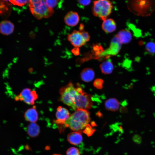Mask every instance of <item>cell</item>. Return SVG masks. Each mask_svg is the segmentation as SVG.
<instances>
[{
  "label": "cell",
  "mask_w": 155,
  "mask_h": 155,
  "mask_svg": "<svg viewBox=\"0 0 155 155\" xmlns=\"http://www.w3.org/2000/svg\"><path fill=\"white\" fill-rule=\"evenodd\" d=\"M66 155H80L78 149L74 147L68 148L66 152Z\"/></svg>",
  "instance_id": "603a6c76"
},
{
  "label": "cell",
  "mask_w": 155,
  "mask_h": 155,
  "mask_svg": "<svg viewBox=\"0 0 155 155\" xmlns=\"http://www.w3.org/2000/svg\"><path fill=\"white\" fill-rule=\"evenodd\" d=\"M68 142L71 144L77 145L82 142L83 137L82 134L79 131H74L69 133L67 136Z\"/></svg>",
  "instance_id": "5bb4252c"
},
{
  "label": "cell",
  "mask_w": 155,
  "mask_h": 155,
  "mask_svg": "<svg viewBox=\"0 0 155 155\" xmlns=\"http://www.w3.org/2000/svg\"><path fill=\"white\" fill-rule=\"evenodd\" d=\"M94 75V70L90 68L84 69L82 71L80 74L82 80L86 82H89L92 80Z\"/></svg>",
  "instance_id": "e0dca14e"
},
{
  "label": "cell",
  "mask_w": 155,
  "mask_h": 155,
  "mask_svg": "<svg viewBox=\"0 0 155 155\" xmlns=\"http://www.w3.org/2000/svg\"><path fill=\"white\" fill-rule=\"evenodd\" d=\"M103 80L100 79H96L94 82V86L98 89H100L102 88Z\"/></svg>",
  "instance_id": "d4e9b609"
},
{
  "label": "cell",
  "mask_w": 155,
  "mask_h": 155,
  "mask_svg": "<svg viewBox=\"0 0 155 155\" xmlns=\"http://www.w3.org/2000/svg\"><path fill=\"white\" fill-rule=\"evenodd\" d=\"M38 97L35 91L26 88L23 89L19 95L16 96L15 99L16 101H23L27 104L33 105Z\"/></svg>",
  "instance_id": "52a82bcc"
},
{
  "label": "cell",
  "mask_w": 155,
  "mask_h": 155,
  "mask_svg": "<svg viewBox=\"0 0 155 155\" xmlns=\"http://www.w3.org/2000/svg\"><path fill=\"white\" fill-rule=\"evenodd\" d=\"M47 6L49 8L53 9V8L55 7L59 3V0H45Z\"/></svg>",
  "instance_id": "cb8c5ba5"
},
{
  "label": "cell",
  "mask_w": 155,
  "mask_h": 155,
  "mask_svg": "<svg viewBox=\"0 0 155 155\" xmlns=\"http://www.w3.org/2000/svg\"><path fill=\"white\" fill-rule=\"evenodd\" d=\"M90 120V115L88 111L78 109L69 116L64 125L72 130L78 131L86 127Z\"/></svg>",
  "instance_id": "6da1fadb"
},
{
  "label": "cell",
  "mask_w": 155,
  "mask_h": 155,
  "mask_svg": "<svg viewBox=\"0 0 155 155\" xmlns=\"http://www.w3.org/2000/svg\"><path fill=\"white\" fill-rule=\"evenodd\" d=\"M100 67L103 73L109 74L113 71V65L111 61L108 60L102 63L100 65Z\"/></svg>",
  "instance_id": "ffe728a7"
},
{
  "label": "cell",
  "mask_w": 155,
  "mask_h": 155,
  "mask_svg": "<svg viewBox=\"0 0 155 155\" xmlns=\"http://www.w3.org/2000/svg\"><path fill=\"white\" fill-rule=\"evenodd\" d=\"M9 1L0 0V15L3 18H7L10 15L11 4Z\"/></svg>",
  "instance_id": "4fadbf2b"
},
{
  "label": "cell",
  "mask_w": 155,
  "mask_h": 155,
  "mask_svg": "<svg viewBox=\"0 0 155 155\" xmlns=\"http://www.w3.org/2000/svg\"><path fill=\"white\" fill-rule=\"evenodd\" d=\"M29 0H9V1L11 4L14 5H17L20 7L22 6L26 5L28 3H29Z\"/></svg>",
  "instance_id": "7402d4cb"
},
{
  "label": "cell",
  "mask_w": 155,
  "mask_h": 155,
  "mask_svg": "<svg viewBox=\"0 0 155 155\" xmlns=\"http://www.w3.org/2000/svg\"><path fill=\"white\" fill-rule=\"evenodd\" d=\"M53 155H61L60 154H53Z\"/></svg>",
  "instance_id": "f1b7e54d"
},
{
  "label": "cell",
  "mask_w": 155,
  "mask_h": 155,
  "mask_svg": "<svg viewBox=\"0 0 155 155\" xmlns=\"http://www.w3.org/2000/svg\"><path fill=\"white\" fill-rule=\"evenodd\" d=\"M102 30L106 32L110 33L114 31L116 28V24L112 19H106L104 21L102 26Z\"/></svg>",
  "instance_id": "2e32d148"
},
{
  "label": "cell",
  "mask_w": 155,
  "mask_h": 155,
  "mask_svg": "<svg viewBox=\"0 0 155 155\" xmlns=\"http://www.w3.org/2000/svg\"><path fill=\"white\" fill-rule=\"evenodd\" d=\"M24 117L27 121L31 123H35L38 118V113L36 106H34L32 108L27 110L24 113Z\"/></svg>",
  "instance_id": "9a60e30c"
},
{
  "label": "cell",
  "mask_w": 155,
  "mask_h": 155,
  "mask_svg": "<svg viewBox=\"0 0 155 155\" xmlns=\"http://www.w3.org/2000/svg\"><path fill=\"white\" fill-rule=\"evenodd\" d=\"M78 3L82 7H84L88 5L90 3V0H79Z\"/></svg>",
  "instance_id": "4316f807"
},
{
  "label": "cell",
  "mask_w": 155,
  "mask_h": 155,
  "mask_svg": "<svg viewBox=\"0 0 155 155\" xmlns=\"http://www.w3.org/2000/svg\"><path fill=\"white\" fill-rule=\"evenodd\" d=\"M57 120L56 123L59 125H65L69 117V112L67 109L60 106H58L56 113Z\"/></svg>",
  "instance_id": "9c48e42d"
},
{
  "label": "cell",
  "mask_w": 155,
  "mask_h": 155,
  "mask_svg": "<svg viewBox=\"0 0 155 155\" xmlns=\"http://www.w3.org/2000/svg\"><path fill=\"white\" fill-rule=\"evenodd\" d=\"M80 20L78 13L75 12L70 11L65 15L64 18V22L66 25L74 26L77 25Z\"/></svg>",
  "instance_id": "8fae6325"
},
{
  "label": "cell",
  "mask_w": 155,
  "mask_h": 155,
  "mask_svg": "<svg viewBox=\"0 0 155 155\" xmlns=\"http://www.w3.org/2000/svg\"><path fill=\"white\" fill-rule=\"evenodd\" d=\"M78 92L76 94L72 108L76 110L84 109L88 110L92 106L93 102L92 96L84 91L80 87L77 88Z\"/></svg>",
  "instance_id": "5b68a950"
},
{
  "label": "cell",
  "mask_w": 155,
  "mask_h": 155,
  "mask_svg": "<svg viewBox=\"0 0 155 155\" xmlns=\"http://www.w3.org/2000/svg\"><path fill=\"white\" fill-rule=\"evenodd\" d=\"M134 140L135 142L139 143L141 141V137L138 135H136L134 136L133 137Z\"/></svg>",
  "instance_id": "83f0119b"
},
{
  "label": "cell",
  "mask_w": 155,
  "mask_h": 155,
  "mask_svg": "<svg viewBox=\"0 0 155 155\" xmlns=\"http://www.w3.org/2000/svg\"><path fill=\"white\" fill-rule=\"evenodd\" d=\"M28 3L32 14L38 19L49 18L54 12L53 9L48 7L45 0H31Z\"/></svg>",
  "instance_id": "3957f363"
},
{
  "label": "cell",
  "mask_w": 155,
  "mask_h": 155,
  "mask_svg": "<svg viewBox=\"0 0 155 155\" xmlns=\"http://www.w3.org/2000/svg\"><path fill=\"white\" fill-rule=\"evenodd\" d=\"M146 51L149 54L152 55L155 53V42L149 41L145 46Z\"/></svg>",
  "instance_id": "44dd1931"
},
{
  "label": "cell",
  "mask_w": 155,
  "mask_h": 155,
  "mask_svg": "<svg viewBox=\"0 0 155 155\" xmlns=\"http://www.w3.org/2000/svg\"><path fill=\"white\" fill-rule=\"evenodd\" d=\"M111 2L107 0L95 1L92 7L93 15L102 21L107 19L111 13L113 8Z\"/></svg>",
  "instance_id": "277c9868"
},
{
  "label": "cell",
  "mask_w": 155,
  "mask_h": 155,
  "mask_svg": "<svg viewBox=\"0 0 155 155\" xmlns=\"http://www.w3.org/2000/svg\"><path fill=\"white\" fill-rule=\"evenodd\" d=\"M105 106L107 110L115 111L118 110L120 106V103L115 98H110L106 101Z\"/></svg>",
  "instance_id": "d6986e66"
},
{
  "label": "cell",
  "mask_w": 155,
  "mask_h": 155,
  "mask_svg": "<svg viewBox=\"0 0 155 155\" xmlns=\"http://www.w3.org/2000/svg\"><path fill=\"white\" fill-rule=\"evenodd\" d=\"M80 31L86 42H88L90 40V37L88 32L84 30Z\"/></svg>",
  "instance_id": "484cf974"
},
{
  "label": "cell",
  "mask_w": 155,
  "mask_h": 155,
  "mask_svg": "<svg viewBox=\"0 0 155 155\" xmlns=\"http://www.w3.org/2000/svg\"><path fill=\"white\" fill-rule=\"evenodd\" d=\"M129 2V9L137 16H150L155 10V1L135 0Z\"/></svg>",
  "instance_id": "7a4b0ae2"
},
{
  "label": "cell",
  "mask_w": 155,
  "mask_h": 155,
  "mask_svg": "<svg viewBox=\"0 0 155 155\" xmlns=\"http://www.w3.org/2000/svg\"><path fill=\"white\" fill-rule=\"evenodd\" d=\"M40 131L39 126L35 123H31L27 127V133L31 137H35L39 135Z\"/></svg>",
  "instance_id": "ac0fdd59"
},
{
  "label": "cell",
  "mask_w": 155,
  "mask_h": 155,
  "mask_svg": "<svg viewBox=\"0 0 155 155\" xmlns=\"http://www.w3.org/2000/svg\"><path fill=\"white\" fill-rule=\"evenodd\" d=\"M14 26L13 24L8 20H4L0 23V33L4 35H8L13 32Z\"/></svg>",
  "instance_id": "7c38bea8"
},
{
  "label": "cell",
  "mask_w": 155,
  "mask_h": 155,
  "mask_svg": "<svg viewBox=\"0 0 155 155\" xmlns=\"http://www.w3.org/2000/svg\"><path fill=\"white\" fill-rule=\"evenodd\" d=\"M117 40L121 44H126L132 40V34L127 29H123L120 31L116 35Z\"/></svg>",
  "instance_id": "30bf717a"
},
{
  "label": "cell",
  "mask_w": 155,
  "mask_h": 155,
  "mask_svg": "<svg viewBox=\"0 0 155 155\" xmlns=\"http://www.w3.org/2000/svg\"><path fill=\"white\" fill-rule=\"evenodd\" d=\"M67 39L75 47H80L86 42L80 31H73L68 35Z\"/></svg>",
  "instance_id": "ba28073f"
},
{
  "label": "cell",
  "mask_w": 155,
  "mask_h": 155,
  "mask_svg": "<svg viewBox=\"0 0 155 155\" xmlns=\"http://www.w3.org/2000/svg\"><path fill=\"white\" fill-rule=\"evenodd\" d=\"M61 100L65 104L72 108L75 96L78 92L77 88L73 84L69 83L61 88L59 91Z\"/></svg>",
  "instance_id": "8992f818"
}]
</instances>
